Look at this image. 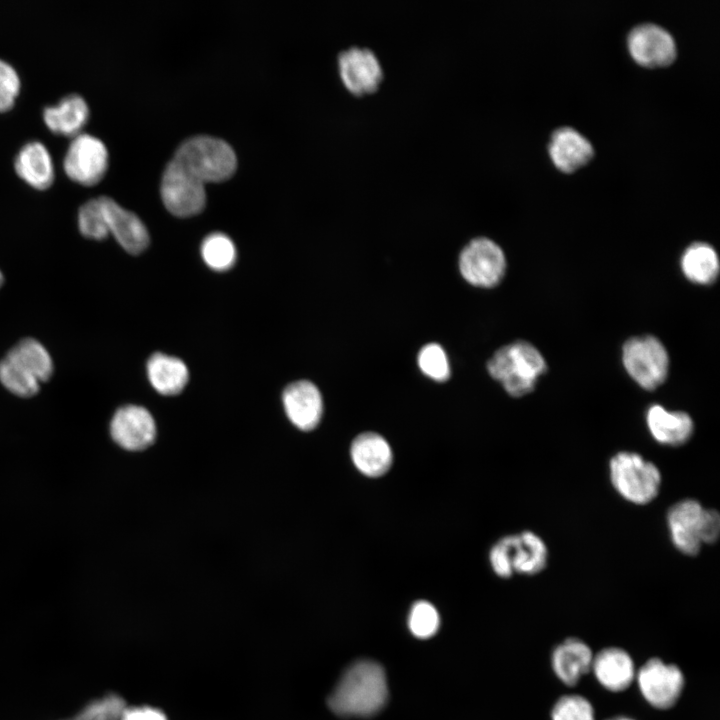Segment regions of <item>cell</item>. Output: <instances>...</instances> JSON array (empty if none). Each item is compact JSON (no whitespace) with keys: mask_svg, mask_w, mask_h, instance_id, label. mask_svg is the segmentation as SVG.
Returning a JSON list of instances; mask_svg holds the SVG:
<instances>
[{"mask_svg":"<svg viewBox=\"0 0 720 720\" xmlns=\"http://www.w3.org/2000/svg\"><path fill=\"white\" fill-rule=\"evenodd\" d=\"M388 698L383 667L372 660H358L340 677L328 697V706L342 717H367L380 711Z\"/></svg>","mask_w":720,"mask_h":720,"instance_id":"6da1fadb","label":"cell"},{"mask_svg":"<svg viewBox=\"0 0 720 720\" xmlns=\"http://www.w3.org/2000/svg\"><path fill=\"white\" fill-rule=\"evenodd\" d=\"M120 720H167L166 715L150 706L125 708Z\"/></svg>","mask_w":720,"mask_h":720,"instance_id":"e575fe53","label":"cell"},{"mask_svg":"<svg viewBox=\"0 0 720 720\" xmlns=\"http://www.w3.org/2000/svg\"><path fill=\"white\" fill-rule=\"evenodd\" d=\"M408 626L415 637L429 638L439 629V613L432 603L426 600L416 601L409 612Z\"/></svg>","mask_w":720,"mask_h":720,"instance_id":"f546056e","label":"cell"},{"mask_svg":"<svg viewBox=\"0 0 720 720\" xmlns=\"http://www.w3.org/2000/svg\"><path fill=\"white\" fill-rule=\"evenodd\" d=\"M0 381L10 392L20 397H31L40 388V382L35 377L6 357L0 361Z\"/></svg>","mask_w":720,"mask_h":720,"instance_id":"83f0119b","label":"cell"},{"mask_svg":"<svg viewBox=\"0 0 720 720\" xmlns=\"http://www.w3.org/2000/svg\"><path fill=\"white\" fill-rule=\"evenodd\" d=\"M350 457L355 468L369 478L386 474L393 464V451L379 433L366 431L351 442Z\"/></svg>","mask_w":720,"mask_h":720,"instance_id":"e0dca14e","label":"cell"},{"mask_svg":"<svg viewBox=\"0 0 720 720\" xmlns=\"http://www.w3.org/2000/svg\"><path fill=\"white\" fill-rule=\"evenodd\" d=\"M77 221L80 232L87 238L103 240L109 235L99 197L91 198L79 207Z\"/></svg>","mask_w":720,"mask_h":720,"instance_id":"f1b7e54d","label":"cell"},{"mask_svg":"<svg viewBox=\"0 0 720 720\" xmlns=\"http://www.w3.org/2000/svg\"><path fill=\"white\" fill-rule=\"evenodd\" d=\"M108 227L117 242L127 252L139 254L150 241L148 230L141 219L133 212L119 205L108 196L99 197Z\"/></svg>","mask_w":720,"mask_h":720,"instance_id":"9a60e30c","label":"cell"},{"mask_svg":"<svg viewBox=\"0 0 720 720\" xmlns=\"http://www.w3.org/2000/svg\"><path fill=\"white\" fill-rule=\"evenodd\" d=\"M3 281H4V277H3V275H2V272L0 271V287H1L2 283H3Z\"/></svg>","mask_w":720,"mask_h":720,"instance_id":"8d00e7d4","label":"cell"},{"mask_svg":"<svg viewBox=\"0 0 720 720\" xmlns=\"http://www.w3.org/2000/svg\"><path fill=\"white\" fill-rule=\"evenodd\" d=\"M607 720H634V719L629 718V717H626V716H616V717H613V718H609V719H607Z\"/></svg>","mask_w":720,"mask_h":720,"instance_id":"d590c367","label":"cell"},{"mask_svg":"<svg viewBox=\"0 0 720 720\" xmlns=\"http://www.w3.org/2000/svg\"><path fill=\"white\" fill-rule=\"evenodd\" d=\"M108 150L104 142L89 133L72 137L63 159L67 176L82 185L97 184L108 168Z\"/></svg>","mask_w":720,"mask_h":720,"instance_id":"30bf717a","label":"cell"},{"mask_svg":"<svg viewBox=\"0 0 720 720\" xmlns=\"http://www.w3.org/2000/svg\"><path fill=\"white\" fill-rule=\"evenodd\" d=\"M552 720H595L592 704L578 694L563 695L554 703L551 710Z\"/></svg>","mask_w":720,"mask_h":720,"instance_id":"1f68e13d","label":"cell"},{"mask_svg":"<svg viewBox=\"0 0 720 720\" xmlns=\"http://www.w3.org/2000/svg\"><path fill=\"white\" fill-rule=\"evenodd\" d=\"M282 399L287 417L298 429L311 431L318 426L323 401L315 384L307 380L293 382L283 391Z\"/></svg>","mask_w":720,"mask_h":720,"instance_id":"2e32d148","label":"cell"},{"mask_svg":"<svg viewBox=\"0 0 720 720\" xmlns=\"http://www.w3.org/2000/svg\"><path fill=\"white\" fill-rule=\"evenodd\" d=\"M505 268L506 259L501 247L487 237L472 239L459 255L460 273L474 286H496L502 280Z\"/></svg>","mask_w":720,"mask_h":720,"instance_id":"ba28073f","label":"cell"},{"mask_svg":"<svg viewBox=\"0 0 720 720\" xmlns=\"http://www.w3.org/2000/svg\"><path fill=\"white\" fill-rule=\"evenodd\" d=\"M420 370L429 378L444 382L450 376V367L444 349L437 343H429L422 347L418 354Z\"/></svg>","mask_w":720,"mask_h":720,"instance_id":"4dcf8cb0","label":"cell"},{"mask_svg":"<svg viewBox=\"0 0 720 720\" xmlns=\"http://www.w3.org/2000/svg\"><path fill=\"white\" fill-rule=\"evenodd\" d=\"M591 670L598 682L613 692L627 689L636 676L631 656L619 647H606L593 655Z\"/></svg>","mask_w":720,"mask_h":720,"instance_id":"ac0fdd59","label":"cell"},{"mask_svg":"<svg viewBox=\"0 0 720 720\" xmlns=\"http://www.w3.org/2000/svg\"><path fill=\"white\" fill-rule=\"evenodd\" d=\"M20 87L21 81L16 69L0 58V112L13 107Z\"/></svg>","mask_w":720,"mask_h":720,"instance_id":"d6a6232c","label":"cell"},{"mask_svg":"<svg viewBox=\"0 0 720 720\" xmlns=\"http://www.w3.org/2000/svg\"><path fill=\"white\" fill-rule=\"evenodd\" d=\"M160 190L165 207L175 216L190 217L205 207L204 183L173 158L163 172Z\"/></svg>","mask_w":720,"mask_h":720,"instance_id":"9c48e42d","label":"cell"},{"mask_svg":"<svg viewBox=\"0 0 720 720\" xmlns=\"http://www.w3.org/2000/svg\"><path fill=\"white\" fill-rule=\"evenodd\" d=\"M548 550L543 539L532 531L504 536L489 551V563L501 578L513 574L535 575L544 570Z\"/></svg>","mask_w":720,"mask_h":720,"instance_id":"5b68a950","label":"cell"},{"mask_svg":"<svg viewBox=\"0 0 720 720\" xmlns=\"http://www.w3.org/2000/svg\"><path fill=\"white\" fill-rule=\"evenodd\" d=\"M549 153L557 168L571 172L587 163L594 150L591 142L579 131L563 126L552 133Z\"/></svg>","mask_w":720,"mask_h":720,"instance_id":"7402d4cb","label":"cell"},{"mask_svg":"<svg viewBox=\"0 0 720 720\" xmlns=\"http://www.w3.org/2000/svg\"><path fill=\"white\" fill-rule=\"evenodd\" d=\"M17 175L30 186L43 190L54 181L55 171L47 147L38 140L24 143L14 158Z\"/></svg>","mask_w":720,"mask_h":720,"instance_id":"ffe728a7","label":"cell"},{"mask_svg":"<svg viewBox=\"0 0 720 720\" xmlns=\"http://www.w3.org/2000/svg\"><path fill=\"white\" fill-rule=\"evenodd\" d=\"M646 424L656 442L671 447L684 445L694 432V422L688 413L669 411L657 404L647 410Z\"/></svg>","mask_w":720,"mask_h":720,"instance_id":"d6986e66","label":"cell"},{"mask_svg":"<svg viewBox=\"0 0 720 720\" xmlns=\"http://www.w3.org/2000/svg\"><path fill=\"white\" fill-rule=\"evenodd\" d=\"M635 678L644 699L657 709H668L675 705L684 687L680 668L659 658L647 660Z\"/></svg>","mask_w":720,"mask_h":720,"instance_id":"8fae6325","label":"cell"},{"mask_svg":"<svg viewBox=\"0 0 720 720\" xmlns=\"http://www.w3.org/2000/svg\"><path fill=\"white\" fill-rule=\"evenodd\" d=\"M337 67L343 85L355 95L375 91L384 77L378 56L367 46L350 45L341 50Z\"/></svg>","mask_w":720,"mask_h":720,"instance_id":"7c38bea8","label":"cell"},{"mask_svg":"<svg viewBox=\"0 0 720 720\" xmlns=\"http://www.w3.org/2000/svg\"><path fill=\"white\" fill-rule=\"evenodd\" d=\"M147 375L154 389L163 395L180 393L189 377L187 366L181 359L160 352L149 358Z\"/></svg>","mask_w":720,"mask_h":720,"instance_id":"cb8c5ba5","label":"cell"},{"mask_svg":"<svg viewBox=\"0 0 720 720\" xmlns=\"http://www.w3.org/2000/svg\"><path fill=\"white\" fill-rule=\"evenodd\" d=\"M592 659L593 653L585 642L568 638L554 648L551 662L556 676L564 684L573 686L591 670Z\"/></svg>","mask_w":720,"mask_h":720,"instance_id":"603a6c76","label":"cell"},{"mask_svg":"<svg viewBox=\"0 0 720 720\" xmlns=\"http://www.w3.org/2000/svg\"><path fill=\"white\" fill-rule=\"evenodd\" d=\"M201 255L208 267L220 272L229 270L237 257L233 241L220 232L211 233L203 240Z\"/></svg>","mask_w":720,"mask_h":720,"instance_id":"4316f807","label":"cell"},{"mask_svg":"<svg viewBox=\"0 0 720 720\" xmlns=\"http://www.w3.org/2000/svg\"><path fill=\"white\" fill-rule=\"evenodd\" d=\"M46 126L55 134L71 136L81 133L89 118V106L77 93L63 96L57 103L46 105L42 111Z\"/></svg>","mask_w":720,"mask_h":720,"instance_id":"44dd1931","label":"cell"},{"mask_svg":"<svg viewBox=\"0 0 720 720\" xmlns=\"http://www.w3.org/2000/svg\"><path fill=\"white\" fill-rule=\"evenodd\" d=\"M546 369L545 359L538 349L521 340L501 347L487 362L489 374L513 397L533 391Z\"/></svg>","mask_w":720,"mask_h":720,"instance_id":"7a4b0ae2","label":"cell"},{"mask_svg":"<svg viewBox=\"0 0 720 720\" xmlns=\"http://www.w3.org/2000/svg\"><path fill=\"white\" fill-rule=\"evenodd\" d=\"M622 361L629 376L646 390L656 389L667 377V351L653 336L629 339L623 346Z\"/></svg>","mask_w":720,"mask_h":720,"instance_id":"52a82bcc","label":"cell"},{"mask_svg":"<svg viewBox=\"0 0 720 720\" xmlns=\"http://www.w3.org/2000/svg\"><path fill=\"white\" fill-rule=\"evenodd\" d=\"M124 702L118 696H109L93 703L75 720H120Z\"/></svg>","mask_w":720,"mask_h":720,"instance_id":"836d02e7","label":"cell"},{"mask_svg":"<svg viewBox=\"0 0 720 720\" xmlns=\"http://www.w3.org/2000/svg\"><path fill=\"white\" fill-rule=\"evenodd\" d=\"M610 481L626 501L645 505L653 501L661 487L658 467L638 453L621 451L609 462Z\"/></svg>","mask_w":720,"mask_h":720,"instance_id":"8992f818","label":"cell"},{"mask_svg":"<svg viewBox=\"0 0 720 720\" xmlns=\"http://www.w3.org/2000/svg\"><path fill=\"white\" fill-rule=\"evenodd\" d=\"M173 159L204 184L228 179L237 166L232 147L222 139L207 135L185 140Z\"/></svg>","mask_w":720,"mask_h":720,"instance_id":"277c9868","label":"cell"},{"mask_svg":"<svg viewBox=\"0 0 720 720\" xmlns=\"http://www.w3.org/2000/svg\"><path fill=\"white\" fill-rule=\"evenodd\" d=\"M681 268L690 281L702 285L711 284L719 274L718 255L707 243H693L682 255Z\"/></svg>","mask_w":720,"mask_h":720,"instance_id":"d4e9b609","label":"cell"},{"mask_svg":"<svg viewBox=\"0 0 720 720\" xmlns=\"http://www.w3.org/2000/svg\"><path fill=\"white\" fill-rule=\"evenodd\" d=\"M667 526L674 547L687 556L697 555L703 544L717 541L720 516L695 499L675 503L668 511Z\"/></svg>","mask_w":720,"mask_h":720,"instance_id":"3957f363","label":"cell"},{"mask_svg":"<svg viewBox=\"0 0 720 720\" xmlns=\"http://www.w3.org/2000/svg\"><path fill=\"white\" fill-rule=\"evenodd\" d=\"M110 432L124 449L137 451L150 446L156 436V425L150 412L141 406L125 405L114 414Z\"/></svg>","mask_w":720,"mask_h":720,"instance_id":"5bb4252c","label":"cell"},{"mask_svg":"<svg viewBox=\"0 0 720 720\" xmlns=\"http://www.w3.org/2000/svg\"><path fill=\"white\" fill-rule=\"evenodd\" d=\"M632 57L640 64L656 67L671 63L676 56L672 35L655 23L635 26L627 38Z\"/></svg>","mask_w":720,"mask_h":720,"instance_id":"4fadbf2b","label":"cell"},{"mask_svg":"<svg viewBox=\"0 0 720 720\" xmlns=\"http://www.w3.org/2000/svg\"><path fill=\"white\" fill-rule=\"evenodd\" d=\"M6 357L35 377L40 383L53 373V361L47 349L33 338H25L9 350Z\"/></svg>","mask_w":720,"mask_h":720,"instance_id":"484cf974","label":"cell"}]
</instances>
